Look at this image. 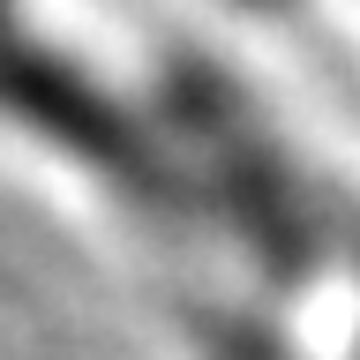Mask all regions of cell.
Segmentation results:
<instances>
[{"instance_id":"cell-1","label":"cell","mask_w":360,"mask_h":360,"mask_svg":"<svg viewBox=\"0 0 360 360\" xmlns=\"http://www.w3.org/2000/svg\"><path fill=\"white\" fill-rule=\"evenodd\" d=\"M0 112H8L15 128H30L38 143L83 158L90 173H105L112 188H128V195H180L165 143H158L98 75H83L68 53L30 38L22 15H15V0H0Z\"/></svg>"},{"instance_id":"cell-2","label":"cell","mask_w":360,"mask_h":360,"mask_svg":"<svg viewBox=\"0 0 360 360\" xmlns=\"http://www.w3.org/2000/svg\"><path fill=\"white\" fill-rule=\"evenodd\" d=\"M248 8H270V0H248Z\"/></svg>"}]
</instances>
